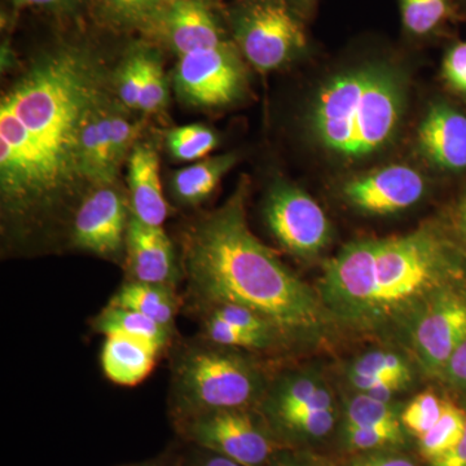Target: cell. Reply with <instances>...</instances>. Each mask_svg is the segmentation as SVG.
Returning <instances> with one entry per match:
<instances>
[{
  "mask_svg": "<svg viewBox=\"0 0 466 466\" xmlns=\"http://www.w3.org/2000/svg\"><path fill=\"white\" fill-rule=\"evenodd\" d=\"M217 146V134L204 125L182 126L167 134L168 149L179 161L205 158Z\"/></svg>",
  "mask_w": 466,
  "mask_h": 466,
  "instance_id": "f546056e",
  "label": "cell"
},
{
  "mask_svg": "<svg viewBox=\"0 0 466 466\" xmlns=\"http://www.w3.org/2000/svg\"><path fill=\"white\" fill-rule=\"evenodd\" d=\"M336 466H425L410 449H388L345 456Z\"/></svg>",
  "mask_w": 466,
  "mask_h": 466,
  "instance_id": "e575fe53",
  "label": "cell"
},
{
  "mask_svg": "<svg viewBox=\"0 0 466 466\" xmlns=\"http://www.w3.org/2000/svg\"><path fill=\"white\" fill-rule=\"evenodd\" d=\"M247 198L248 183L242 179L222 207L184 232L182 267L193 311L218 303L245 306L274 325L290 352L334 341L339 336L317 288L250 231Z\"/></svg>",
  "mask_w": 466,
  "mask_h": 466,
  "instance_id": "3957f363",
  "label": "cell"
},
{
  "mask_svg": "<svg viewBox=\"0 0 466 466\" xmlns=\"http://www.w3.org/2000/svg\"><path fill=\"white\" fill-rule=\"evenodd\" d=\"M272 373L258 354L204 339L183 343L171 363V424L208 410L257 408Z\"/></svg>",
  "mask_w": 466,
  "mask_h": 466,
  "instance_id": "5b68a950",
  "label": "cell"
},
{
  "mask_svg": "<svg viewBox=\"0 0 466 466\" xmlns=\"http://www.w3.org/2000/svg\"><path fill=\"white\" fill-rule=\"evenodd\" d=\"M238 162L235 153L217 156V157L205 158L191 167L180 168L174 174L171 180L174 198L180 204H201L207 200L220 183L222 177Z\"/></svg>",
  "mask_w": 466,
  "mask_h": 466,
  "instance_id": "603a6c76",
  "label": "cell"
},
{
  "mask_svg": "<svg viewBox=\"0 0 466 466\" xmlns=\"http://www.w3.org/2000/svg\"><path fill=\"white\" fill-rule=\"evenodd\" d=\"M131 216L153 227H162L168 214L159 179L158 155L149 143L134 146L128 158Z\"/></svg>",
  "mask_w": 466,
  "mask_h": 466,
  "instance_id": "ac0fdd59",
  "label": "cell"
},
{
  "mask_svg": "<svg viewBox=\"0 0 466 466\" xmlns=\"http://www.w3.org/2000/svg\"><path fill=\"white\" fill-rule=\"evenodd\" d=\"M462 2H464V5H466V0H462Z\"/></svg>",
  "mask_w": 466,
  "mask_h": 466,
  "instance_id": "bcb514c9",
  "label": "cell"
},
{
  "mask_svg": "<svg viewBox=\"0 0 466 466\" xmlns=\"http://www.w3.org/2000/svg\"><path fill=\"white\" fill-rule=\"evenodd\" d=\"M341 390L367 394L385 380H401L417 386L426 380L408 350L388 343H375L339 364L336 373Z\"/></svg>",
  "mask_w": 466,
  "mask_h": 466,
  "instance_id": "5bb4252c",
  "label": "cell"
},
{
  "mask_svg": "<svg viewBox=\"0 0 466 466\" xmlns=\"http://www.w3.org/2000/svg\"><path fill=\"white\" fill-rule=\"evenodd\" d=\"M184 443L177 438L173 443L168 444L167 449L153 458L143 460V461L131 462L119 466H182Z\"/></svg>",
  "mask_w": 466,
  "mask_h": 466,
  "instance_id": "b9f144b4",
  "label": "cell"
},
{
  "mask_svg": "<svg viewBox=\"0 0 466 466\" xmlns=\"http://www.w3.org/2000/svg\"><path fill=\"white\" fill-rule=\"evenodd\" d=\"M466 339V285L451 288L420 319L408 351L426 380L437 382L447 361Z\"/></svg>",
  "mask_w": 466,
  "mask_h": 466,
  "instance_id": "7c38bea8",
  "label": "cell"
},
{
  "mask_svg": "<svg viewBox=\"0 0 466 466\" xmlns=\"http://www.w3.org/2000/svg\"><path fill=\"white\" fill-rule=\"evenodd\" d=\"M229 20L233 42L259 72L279 69L308 48L302 17L287 0H240Z\"/></svg>",
  "mask_w": 466,
  "mask_h": 466,
  "instance_id": "52a82bcc",
  "label": "cell"
},
{
  "mask_svg": "<svg viewBox=\"0 0 466 466\" xmlns=\"http://www.w3.org/2000/svg\"><path fill=\"white\" fill-rule=\"evenodd\" d=\"M428 191L425 177L406 165H390L343 184V201L370 217L394 216L415 208Z\"/></svg>",
  "mask_w": 466,
  "mask_h": 466,
  "instance_id": "4fadbf2b",
  "label": "cell"
},
{
  "mask_svg": "<svg viewBox=\"0 0 466 466\" xmlns=\"http://www.w3.org/2000/svg\"><path fill=\"white\" fill-rule=\"evenodd\" d=\"M184 443L182 466H244L219 453Z\"/></svg>",
  "mask_w": 466,
  "mask_h": 466,
  "instance_id": "ab89813d",
  "label": "cell"
},
{
  "mask_svg": "<svg viewBox=\"0 0 466 466\" xmlns=\"http://www.w3.org/2000/svg\"><path fill=\"white\" fill-rule=\"evenodd\" d=\"M241 52L233 41L182 55L175 70L177 94L202 108H219L240 99L245 88Z\"/></svg>",
  "mask_w": 466,
  "mask_h": 466,
  "instance_id": "30bf717a",
  "label": "cell"
},
{
  "mask_svg": "<svg viewBox=\"0 0 466 466\" xmlns=\"http://www.w3.org/2000/svg\"><path fill=\"white\" fill-rule=\"evenodd\" d=\"M162 350L152 343L122 336L108 334L100 352L104 375L116 385H139L155 370Z\"/></svg>",
  "mask_w": 466,
  "mask_h": 466,
  "instance_id": "d6986e66",
  "label": "cell"
},
{
  "mask_svg": "<svg viewBox=\"0 0 466 466\" xmlns=\"http://www.w3.org/2000/svg\"><path fill=\"white\" fill-rule=\"evenodd\" d=\"M180 441L244 466H267L284 449L257 408L208 410L173 422Z\"/></svg>",
  "mask_w": 466,
  "mask_h": 466,
  "instance_id": "ba28073f",
  "label": "cell"
},
{
  "mask_svg": "<svg viewBox=\"0 0 466 466\" xmlns=\"http://www.w3.org/2000/svg\"><path fill=\"white\" fill-rule=\"evenodd\" d=\"M92 329L96 333L122 334L142 341L152 343L165 351L173 342L174 329L157 323L140 312L113 306L108 303L91 320Z\"/></svg>",
  "mask_w": 466,
  "mask_h": 466,
  "instance_id": "7402d4cb",
  "label": "cell"
},
{
  "mask_svg": "<svg viewBox=\"0 0 466 466\" xmlns=\"http://www.w3.org/2000/svg\"><path fill=\"white\" fill-rule=\"evenodd\" d=\"M425 466H466V426L461 440L452 450Z\"/></svg>",
  "mask_w": 466,
  "mask_h": 466,
  "instance_id": "7bdbcfd3",
  "label": "cell"
},
{
  "mask_svg": "<svg viewBox=\"0 0 466 466\" xmlns=\"http://www.w3.org/2000/svg\"><path fill=\"white\" fill-rule=\"evenodd\" d=\"M341 421L339 428H361L401 424L406 400H381L361 392L341 390Z\"/></svg>",
  "mask_w": 466,
  "mask_h": 466,
  "instance_id": "d4e9b609",
  "label": "cell"
},
{
  "mask_svg": "<svg viewBox=\"0 0 466 466\" xmlns=\"http://www.w3.org/2000/svg\"><path fill=\"white\" fill-rule=\"evenodd\" d=\"M437 382L447 395L466 406V339L447 361Z\"/></svg>",
  "mask_w": 466,
  "mask_h": 466,
  "instance_id": "d590c367",
  "label": "cell"
},
{
  "mask_svg": "<svg viewBox=\"0 0 466 466\" xmlns=\"http://www.w3.org/2000/svg\"><path fill=\"white\" fill-rule=\"evenodd\" d=\"M149 33L162 36L179 56L228 41L208 0L165 3Z\"/></svg>",
  "mask_w": 466,
  "mask_h": 466,
  "instance_id": "9a60e30c",
  "label": "cell"
},
{
  "mask_svg": "<svg viewBox=\"0 0 466 466\" xmlns=\"http://www.w3.org/2000/svg\"><path fill=\"white\" fill-rule=\"evenodd\" d=\"M417 148L421 157L438 170L465 171V113L446 101L431 103L417 128Z\"/></svg>",
  "mask_w": 466,
  "mask_h": 466,
  "instance_id": "2e32d148",
  "label": "cell"
},
{
  "mask_svg": "<svg viewBox=\"0 0 466 466\" xmlns=\"http://www.w3.org/2000/svg\"><path fill=\"white\" fill-rule=\"evenodd\" d=\"M12 7L20 11L25 8H41L46 11L70 14L82 7L85 0H9Z\"/></svg>",
  "mask_w": 466,
  "mask_h": 466,
  "instance_id": "60d3db41",
  "label": "cell"
},
{
  "mask_svg": "<svg viewBox=\"0 0 466 466\" xmlns=\"http://www.w3.org/2000/svg\"><path fill=\"white\" fill-rule=\"evenodd\" d=\"M106 16L119 27L150 32L159 12L161 0H104Z\"/></svg>",
  "mask_w": 466,
  "mask_h": 466,
  "instance_id": "4dcf8cb0",
  "label": "cell"
},
{
  "mask_svg": "<svg viewBox=\"0 0 466 466\" xmlns=\"http://www.w3.org/2000/svg\"><path fill=\"white\" fill-rule=\"evenodd\" d=\"M449 395L441 394L433 388L417 392L406 400L401 410L400 421L413 441L424 437L441 419L446 408Z\"/></svg>",
  "mask_w": 466,
  "mask_h": 466,
  "instance_id": "f1b7e54d",
  "label": "cell"
},
{
  "mask_svg": "<svg viewBox=\"0 0 466 466\" xmlns=\"http://www.w3.org/2000/svg\"><path fill=\"white\" fill-rule=\"evenodd\" d=\"M257 410L281 446L317 451L336 437L341 394L321 364H299L272 373Z\"/></svg>",
  "mask_w": 466,
  "mask_h": 466,
  "instance_id": "8992f818",
  "label": "cell"
},
{
  "mask_svg": "<svg viewBox=\"0 0 466 466\" xmlns=\"http://www.w3.org/2000/svg\"><path fill=\"white\" fill-rule=\"evenodd\" d=\"M200 321L201 339L216 343V345L245 350V351L254 352V354H287L289 352L284 343L275 337L242 329V328L210 317V315H201Z\"/></svg>",
  "mask_w": 466,
  "mask_h": 466,
  "instance_id": "4316f807",
  "label": "cell"
},
{
  "mask_svg": "<svg viewBox=\"0 0 466 466\" xmlns=\"http://www.w3.org/2000/svg\"><path fill=\"white\" fill-rule=\"evenodd\" d=\"M410 435L401 424L339 428L332 443L345 456L388 449H410Z\"/></svg>",
  "mask_w": 466,
  "mask_h": 466,
  "instance_id": "cb8c5ba5",
  "label": "cell"
},
{
  "mask_svg": "<svg viewBox=\"0 0 466 466\" xmlns=\"http://www.w3.org/2000/svg\"><path fill=\"white\" fill-rule=\"evenodd\" d=\"M201 315H210L226 321V323L235 325V327L242 328V329L251 330V332L266 334V336L275 337L284 343L285 348L290 352L287 342L284 341L281 334L276 329L274 325L269 323L266 318L253 309L245 308V306L235 305V303H218V305L210 306L198 311Z\"/></svg>",
  "mask_w": 466,
  "mask_h": 466,
  "instance_id": "1f68e13d",
  "label": "cell"
},
{
  "mask_svg": "<svg viewBox=\"0 0 466 466\" xmlns=\"http://www.w3.org/2000/svg\"><path fill=\"white\" fill-rule=\"evenodd\" d=\"M401 26L410 38L429 39L452 20L456 0H398Z\"/></svg>",
  "mask_w": 466,
  "mask_h": 466,
  "instance_id": "484cf974",
  "label": "cell"
},
{
  "mask_svg": "<svg viewBox=\"0 0 466 466\" xmlns=\"http://www.w3.org/2000/svg\"><path fill=\"white\" fill-rule=\"evenodd\" d=\"M466 285V257L441 220L388 238H359L325 260L317 288L337 336L408 350L438 297Z\"/></svg>",
  "mask_w": 466,
  "mask_h": 466,
  "instance_id": "7a4b0ae2",
  "label": "cell"
},
{
  "mask_svg": "<svg viewBox=\"0 0 466 466\" xmlns=\"http://www.w3.org/2000/svg\"><path fill=\"white\" fill-rule=\"evenodd\" d=\"M441 76L451 90L466 97V41L450 46L441 61Z\"/></svg>",
  "mask_w": 466,
  "mask_h": 466,
  "instance_id": "8d00e7d4",
  "label": "cell"
},
{
  "mask_svg": "<svg viewBox=\"0 0 466 466\" xmlns=\"http://www.w3.org/2000/svg\"><path fill=\"white\" fill-rule=\"evenodd\" d=\"M452 241L466 257V187L441 220Z\"/></svg>",
  "mask_w": 466,
  "mask_h": 466,
  "instance_id": "74e56055",
  "label": "cell"
},
{
  "mask_svg": "<svg viewBox=\"0 0 466 466\" xmlns=\"http://www.w3.org/2000/svg\"><path fill=\"white\" fill-rule=\"evenodd\" d=\"M291 8L299 15L300 17H306L317 7L319 0H287Z\"/></svg>",
  "mask_w": 466,
  "mask_h": 466,
  "instance_id": "ee69618b",
  "label": "cell"
},
{
  "mask_svg": "<svg viewBox=\"0 0 466 466\" xmlns=\"http://www.w3.org/2000/svg\"><path fill=\"white\" fill-rule=\"evenodd\" d=\"M267 466H336L333 462L328 461L317 451L284 449L279 450L272 456Z\"/></svg>",
  "mask_w": 466,
  "mask_h": 466,
  "instance_id": "f35d334b",
  "label": "cell"
},
{
  "mask_svg": "<svg viewBox=\"0 0 466 466\" xmlns=\"http://www.w3.org/2000/svg\"><path fill=\"white\" fill-rule=\"evenodd\" d=\"M167 84L164 70L157 58L146 52L144 58V84L139 109L146 113H156L167 106Z\"/></svg>",
  "mask_w": 466,
  "mask_h": 466,
  "instance_id": "d6a6232c",
  "label": "cell"
},
{
  "mask_svg": "<svg viewBox=\"0 0 466 466\" xmlns=\"http://www.w3.org/2000/svg\"><path fill=\"white\" fill-rule=\"evenodd\" d=\"M109 99L106 67L91 48L46 52L0 101V200L5 231L16 238L50 232L90 191L82 134Z\"/></svg>",
  "mask_w": 466,
  "mask_h": 466,
  "instance_id": "6da1fadb",
  "label": "cell"
},
{
  "mask_svg": "<svg viewBox=\"0 0 466 466\" xmlns=\"http://www.w3.org/2000/svg\"><path fill=\"white\" fill-rule=\"evenodd\" d=\"M161 2L165 5V3L173 2V0H161Z\"/></svg>",
  "mask_w": 466,
  "mask_h": 466,
  "instance_id": "f6af8a7d",
  "label": "cell"
},
{
  "mask_svg": "<svg viewBox=\"0 0 466 466\" xmlns=\"http://www.w3.org/2000/svg\"><path fill=\"white\" fill-rule=\"evenodd\" d=\"M108 303L134 309L174 329L175 318L182 306V299L177 296V288L126 281Z\"/></svg>",
  "mask_w": 466,
  "mask_h": 466,
  "instance_id": "44dd1931",
  "label": "cell"
},
{
  "mask_svg": "<svg viewBox=\"0 0 466 466\" xmlns=\"http://www.w3.org/2000/svg\"><path fill=\"white\" fill-rule=\"evenodd\" d=\"M144 58L146 52L142 50L131 55L122 66L116 85L119 99L130 109H139L144 84Z\"/></svg>",
  "mask_w": 466,
  "mask_h": 466,
  "instance_id": "836d02e7",
  "label": "cell"
},
{
  "mask_svg": "<svg viewBox=\"0 0 466 466\" xmlns=\"http://www.w3.org/2000/svg\"><path fill=\"white\" fill-rule=\"evenodd\" d=\"M385 63H368L332 76L309 112L315 142L336 157L360 161L390 146L406 109V86Z\"/></svg>",
  "mask_w": 466,
  "mask_h": 466,
  "instance_id": "277c9868",
  "label": "cell"
},
{
  "mask_svg": "<svg viewBox=\"0 0 466 466\" xmlns=\"http://www.w3.org/2000/svg\"><path fill=\"white\" fill-rule=\"evenodd\" d=\"M112 100L95 110L82 134L81 162L86 182L92 188L115 183L119 162L112 137Z\"/></svg>",
  "mask_w": 466,
  "mask_h": 466,
  "instance_id": "ffe728a7",
  "label": "cell"
},
{
  "mask_svg": "<svg viewBox=\"0 0 466 466\" xmlns=\"http://www.w3.org/2000/svg\"><path fill=\"white\" fill-rule=\"evenodd\" d=\"M263 218L279 245L300 260L319 258L332 244L334 229L329 217L299 187L275 184L263 205Z\"/></svg>",
  "mask_w": 466,
  "mask_h": 466,
  "instance_id": "9c48e42d",
  "label": "cell"
},
{
  "mask_svg": "<svg viewBox=\"0 0 466 466\" xmlns=\"http://www.w3.org/2000/svg\"><path fill=\"white\" fill-rule=\"evenodd\" d=\"M127 200L113 184L90 189L70 222V245L100 258L125 259L128 222Z\"/></svg>",
  "mask_w": 466,
  "mask_h": 466,
  "instance_id": "8fae6325",
  "label": "cell"
},
{
  "mask_svg": "<svg viewBox=\"0 0 466 466\" xmlns=\"http://www.w3.org/2000/svg\"><path fill=\"white\" fill-rule=\"evenodd\" d=\"M465 426L466 407L449 395L446 408L437 424L415 441L417 455L424 464L446 455L461 440Z\"/></svg>",
  "mask_w": 466,
  "mask_h": 466,
  "instance_id": "83f0119b",
  "label": "cell"
},
{
  "mask_svg": "<svg viewBox=\"0 0 466 466\" xmlns=\"http://www.w3.org/2000/svg\"><path fill=\"white\" fill-rule=\"evenodd\" d=\"M127 281L177 288L180 271L170 238L162 227H153L131 216L126 235Z\"/></svg>",
  "mask_w": 466,
  "mask_h": 466,
  "instance_id": "e0dca14e",
  "label": "cell"
}]
</instances>
